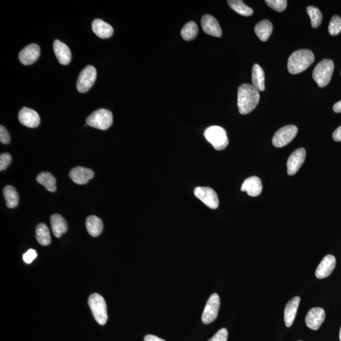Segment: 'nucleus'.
Segmentation results:
<instances>
[{"instance_id": "obj_1", "label": "nucleus", "mask_w": 341, "mask_h": 341, "mask_svg": "<svg viewBox=\"0 0 341 341\" xmlns=\"http://www.w3.org/2000/svg\"><path fill=\"white\" fill-rule=\"evenodd\" d=\"M260 100L258 90L249 83H243L238 91V107L241 115L250 113L255 108Z\"/></svg>"}, {"instance_id": "obj_2", "label": "nucleus", "mask_w": 341, "mask_h": 341, "mask_svg": "<svg viewBox=\"0 0 341 341\" xmlns=\"http://www.w3.org/2000/svg\"><path fill=\"white\" fill-rule=\"evenodd\" d=\"M315 56L309 49H300L291 54L288 62V69L291 74L303 72L313 64Z\"/></svg>"}, {"instance_id": "obj_3", "label": "nucleus", "mask_w": 341, "mask_h": 341, "mask_svg": "<svg viewBox=\"0 0 341 341\" xmlns=\"http://www.w3.org/2000/svg\"><path fill=\"white\" fill-rule=\"evenodd\" d=\"M334 65L332 60L325 59L322 60L314 68L312 77L320 88H324L329 84L331 80Z\"/></svg>"}, {"instance_id": "obj_4", "label": "nucleus", "mask_w": 341, "mask_h": 341, "mask_svg": "<svg viewBox=\"0 0 341 341\" xmlns=\"http://www.w3.org/2000/svg\"><path fill=\"white\" fill-rule=\"evenodd\" d=\"M204 136L213 148L217 151H222L229 144L226 132L224 128L219 126H212L206 128Z\"/></svg>"}, {"instance_id": "obj_5", "label": "nucleus", "mask_w": 341, "mask_h": 341, "mask_svg": "<svg viewBox=\"0 0 341 341\" xmlns=\"http://www.w3.org/2000/svg\"><path fill=\"white\" fill-rule=\"evenodd\" d=\"M88 303L96 321L101 325L106 324L108 317L104 298L99 294H93L89 298Z\"/></svg>"}, {"instance_id": "obj_6", "label": "nucleus", "mask_w": 341, "mask_h": 341, "mask_svg": "<svg viewBox=\"0 0 341 341\" xmlns=\"http://www.w3.org/2000/svg\"><path fill=\"white\" fill-rule=\"evenodd\" d=\"M87 125L90 127L106 130L111 127L113 123V117L109 110L100 109L97 110L88 117Z\"/></svg>"}, {"instance_id": "obj_7", "label": "nucleus", "mask_w": 341, "mask_h": 341, "mask_svg": "<svg viewBox=\"0 0 341 341\" xmlns=\"http://www.w3.org/2000/svg\"><path fill=\"white\" fill-rule=\"evenodd\" d=\"M298 128L295 125H288L280 128L272 138V144L275 148H280L289 144L298 133Z\"/></svg>"}, {"instance_id": "obj_8", "label": "nucleus", "mask_w": 341, "mask_h": 341, "mask_svg": "<svg viewBox=\"0 0 341 341\" xmlns=\"http://www.w3.org/2000/svg\"><path fill=\"white\" fill-rule=\"evenodd\" d=\"M220 306V298L217 293L212 294L207 301L202 316V321L204 324H209L213 322L218 316Z\"/></svg>"}, {"instance_id": "obj_9", "label": "nucleus", "mask_w": 341, "mask_h": 341, "mask_svg": "<svg viewBox=\"0 0 341 341\" xmlns=\"http://www.w3.org/2000/svg\"><path fill=\"white\" fill-rule=\"evenodd\" d=\"M97 77L96 68L91 65L83 68L78 76L77 88L80 93H85L90 89L95 82Z\"/></svg>"}, {"instance_id": "obj_10", "label": "nucleus", "mask_w": 341, "mask_h": 341, "mask_svg": "<svg viewBox=\"0 0 341 341\" xmlns=\"http://www.w3.org/2000/svg\"><path fill=\"white\" fill-rule=\"evenodd\" d=\"M196 198L201 200L210 209H216L219 207V198L216 191L209 187H196L194 190Z\"/></svg>"}, {"instance_id": "obj_11", "label": "nucleus", "mask_w": 341, "mask_h": 341, "mask_svg": "<svg viewBox=\"0 0 341 341\" xmlns=\"http://www.w3.org/2000/svg\"><path fill=\"white\" fill-rule=\"evenodd\" d=\"M306 158L305 149L300 148L294 151L289 157L287 162L288 175H295L300 167L302 166Z\"/></svg>"}, {"instance_id": "obj_12", "label": "nucleus", "mask_w": 341, "mask_h": 341, "mask_svg": "<svg viewBox=\"0 0 341 341\" xmlns=\"http://www.w3.org/2000/svg\"><path fill=\"white\" fill-rule=\"evenodd\" d=\"M325 318L324 309L319 307H315L309 309L308 314H306V325L310 329L318 330L324 322Z\"/></svg>"}, {"instance_id": "obj_13", "label": "nucleus", "mask_w": 341, "mask_h": 341, "mask_svg": "<svg viewBox=\"0 0 341 341\" xmlns=\"http://www.w3.org/2000/svg\"><path fill=\"white\" fill-rule=\"evenodd\" d=\"M201 24L205 33L217 38H221L222 36V30L218 21L212 15H204L202 18Z\"/></svg>"}, {"instance_id": "obj_14", "label": "nucleus", "mask_w": 341, "mask_h": 341, "mask_svg": "<svg viewBox=\"0 0 341 341\" xmlns=\"http://www.w3.org/2000/svg\"><path fill=\"white\" fill-rule=\"evenodd\" d=\"M18 120L21 124L29 128L38 127L40 123V117L38 112L25 107H23L19 111Z\"/></svg>"}, {"instance_id": "obj_15", "label": "nucleus", "mask_w": 341, "mask_h": 341, "mask_svg": "<svg viewBox=\"0 0 341 341\" xmlns=\"http://www.w3.org/2000/svg\"><path fill=\"white\" fill-rule=\"evenodd\" d=\"M39 54H40V48L38 44H31L20 52L18 58L21 64L30 65L38 60Z\"/></svg>"}, {"instance_id": "obj_16", "label": "nucleus", "mask_w": 341, "mask_h": 341, "mask_svg": "<svg viewBox=\"0 0 341 341\" xmlns=\"http://www.w3.org/2000/svg\"><path fill=\"white\" fill-rule=\"evenodd\" d=\"M336 265V260L332 255H327L324 257L321 263L317 267L316 275L318 279H324L329 277L334 271Z\"/></svg>"}, {"instance_id": "obj_17", "label": "nucleus", "mask_w": 341, "mask_h": 341, "mask_svg": "<svg viewBox=\"0 0 341 341\" xmlns=\"http://www.w3.org/2000/svg\"><path fill=\"white\" fill-rule=\"evenodd\" d=\"M93 170L86 167L78 166L71 170L70 177L73 182L78 185H85L94 177Z\"/></svg>"}, {"instance_id": "obj_18", "label": "nucleus", "mask_w": 341, "mask_h": 341, "mask_svg": "<svg viewBox=\"0 0 341 341\" xmlns=\"http://www.w3.org/2000/svg\"><path fill=\"white\" fill-rule=\"evenodd\" d=\"M262 183L261 179L257 177H251L247 178L241 186V190L245 191L250 196H257L262 193Z\"/></svg>"}, {"instance_id": "obj_19", "label": "nucleus", "mask_w": 341, "mask_h": 341, "mask_svg": "<svg viewBox=\"0 0 341 341\" xmlns=\"http://www.w3.org/2000/svg\"><path fill=\"white\" fill-rule=\"evenodd\" d=\"M53 49L55 55L60 64L64 65L70 64L71 59H72V54L66 44L56 39L53 43Z\"/></svg>"}, {"instance_id": "obj_20", "label": "nucleus", "mask_w": 341, "mask_h": 341, "mask_svg": "<svg viewBox=\"0 0 341 341\" xmlns=\"http://www.w3.org/2000/svg\"><path fill=\"white\" fill-rule=\"evenodd\" d=\"M300 303L299 296L291 299L286 305L285 309V322L286 326L290 327L296 318V314Z\"/></svg>"}, {"instance_id": "obj_21", "label": "nucleus", "mask_w": 341, "mask_h": 341, "mask_svg": "<svg viewBox=\"0 0 341 341\" xmlns=\"http://www.w3.org/2000/svg\"><path fill=\"white\" fill-rule=\"evenodd\" d=\"M92 29L94 33L101 39L111 38L114 32L111 25L101 19L94 20L92 23Z\"/></svg>"}, {"instance_id": "obj_22", "label": "nucleus", "mask_w": 341, "mask_h": 341, "mask_svg": "<svg viewBox=\"0 0 341 341\" xmlns=\"http://www.w3.org/2000/svg\"><path fill=\"white\" fill-rule=\"evenodd\" d=\"M52 233L56 238H60L67 232L68 225L65 219L60 214L52 215L50 218Z\"/></svg>"}, {"instance_id": "obj_23", "label": "nucleus", "mask_w": 341, "mask_h": 341, "mask_svg": "<svg viewBox=\"0 0 341 341\" xmlns=\"http://www.w3.org/2000/svg\"><path fill=\"white\" fill-rule=\"evenodd\" d=\"M87 230L89 235L93 237H97L101 234L103 230V223L100 218L96 216L88 217L86 222Z\"/></svg>"}, {"instance_id": "obj_24", "label": "nucleus", "mask_w": 341, "mask_h": 341, "mask_svg": "<svg viewBox=\"0 0 341 341\" xmlns=\"http://www.w3.org/2000/svg\"><path fill=\"white\" fill-rule=\"evenodd\" d=\"M273 31L272 23L269 20L265 19L259 22L255 25V33L261 41L266 42L268 40Z\"/></svg>"}, {"instance_id": "obj_25", "label": "nucleus", "mask_w": 341, "mask_h": 341, "mask_svg": "<svg viewBox=\"0 0 341 341\" xmlns=\"http://www.w3.org/2000/svg\"><path fill=\"white\" fill-rule=\"evenodd\" d=\"M251 81L253 86L258 91H264L265 90V73L262 67L258 64H255L252 68V73H251Z\"/></svg>"}, {"instance_id": "obj_26", "label": "nucleus", "mask_w": 341, "mask_h": 341, "mask_svg": "<svg viewBox=\"0 0 341 341\" xmlns=\"http://www.w3.org/2000/svg\"><path fill=\"white\" fill-rule=\"evenodd\" d=\"M37 182L40 183L47 189V190L54 192L56 191V179L50 173L43 172L40 173L37 177Z\"/></svg>"}, {"instance_id": "obj_27", "label": "nucleus", "mask_w": 341, "mask_h": 341, "mask_svg": "<svg viewBox=\"0 0 341 341\" xmlns=\"http://www.w3.org/2000/svg\"><path fill=\"white\" fill-rule=\"evenodd\" d=\"M36 237L39 244L47 246L51 243L50 233L48 228L43 223L38 225L36 230Z\"/></svg>"}, {"instance_id": "obj_28", "label": "nucleus", "mask_w": 341, "mask_h": 341, "mask_svg": "<svg viewBox=\"0 0 341 341\" xmlns=\"http://www.w3.org/2000/svg\"><path fill=\"white\" fill-rule=\"evenodd\" d=\"M4 195L9 208H14L18 206V195L15 188L12 186L7 185L4 190Z\"/></svg>"}, {"instance_id": "obj_29", "label": "nucleus", "mask_w": 341, "mask_h": 341, "mask_svg": "<svg viewBox=\"0 0 341 341\" xmlns=\"http://www.w3.org/2000/svg\"><path fill=\"white\" fill-rule=\"evenodd\" d=\"M228 4L234 11L243 16L248 17L253 14L252 9L246 6L241 0H229L228 1Z\"/></svg>"}, {"instance_id": "obj_30", "label": "nucleus", "mask_w": 341, "mask_h": 341, "mask_svg": "<svg viewBox=\"0 0 341 341\" xmlns=\"http://www.w3.org/2000/svg\"><path fill=\"white\" fill-rule=\"evenodd\" d=\"M198 33V26L193 21H190L186 23L184 27H183L182 31H181V35H182L183 39L185 41L193 40L197 36Z\"/></svg>"}, {"instance_id": "obj_31", "label": "nucleus", "mask_w": 341, "mask_h": 341, "mask_svg": "<svg viewBox=\"0 0 341 341\" xmlns=\"http://www.w3.org/2000/svg\"><path fill=\"white\" fill-rule=\"evenodd\" d=\"M307 13L311 20V27L313 28L319 27L321 25L322 18V14L318 8L309 6L307 7Z\"/></svg>"}, {"instance_id": "obj_32", "label": "nucleus", "mask_w": 341, "mask_h": 341, "mask_svg": "<svg viewBox=\"0 0 341 341\" xmlns=\"http://www.w3.org/2000/svg\"><path fill=\"white\" fill-rule=\"evenodd\" d=\"M328 31L331 36H336L341 33V18L334 15L330 21Z\"/></svg>"}, {"instance_id": "obj_33", "label": "nucleus", "mask_w": 341, "mask_h": 341, "mask_svg": "<svg viewBox=\"0 0 341 341\" xmlns=\"http://www.w3.org/2000/svg\"><path fill=\"white\" fill-rule=\"evenodd\" d=\"M266 4L275 11L282 12L287 7V0H266Z\"/></svg>"}, {"instance_id": "obj_34", "label": "nucleus", "mask_w": 341, "mask_h": 341, "mask_svg": "<svg viewBox=\"0 0 341 341\" xmlns=\"http://www.w3.org/2000/svg\"><path fill=\"white\" fill-rule=\"evenodd\" d=\"M12 162V157L10 154L4 153L0 156V170H4L7 168Z\"/></svg>"}, {"instance_id": "obj_35", "label": "nucleus", "mask_w": 341, "mask_h": 341, "mask_svg": "<svg viewBox=\"0 0 341 341\" xmlns=\"http://www.w3.org/2000/svg\"><path fill=\"white\" fill-rule=\"evenodd\" d=\"M228 337V332L226 329L222 328L220 329L213 337L208 341H227Z\"/></svg>"}, {"instance_id": "obj_36", "label": "nucleus", "mask_w": 341, "mask_h": 341, "mask_svg": "<svg viewBox=\"0 0 341 341\" xmlns=\"http://www.w3.org/2000/svg\"><path fill=\"white\" fill-rule=\"evenodd\" d=\"M37 256H38V254H37L36 250H33V249H30L27 252L23 254V260L25 263L31 264L32 263Z\"/></svg>"}, {"instance_id": "obj_37", "label": "nucleus", "mask_w": 341, "mask_h": 341, "mask_svg": "<svg viewBox=\"0 0 341 341\" xmlns=\"http://www.w3.org/2000/svg\"><path fill=\"white\" fill-rule=\"evenodd\" d=\"M10 135L9 132H7L6 128L4 126L1 125L0 127V141L4 144H8L10 143Z\"/></svg>"}, {"instance_id": "obj_38", "label": "nucleus", "mask_w": 341, "mask_h": 341, "mask_svg": "<svg viewBox=\"0 0 341 341\" xmlns=\"http://www.w3.org/2000/svg\"><path fill=\"white\" fill-rule=\"evenodd\" d=\"M332 138L335 141H341V126L333 133Z\"/></svg>"}, {"instance_id": "obj_39", "label": "nucleus", "mask_w": 341, "mask_h": 341, "mask_svg": "<svg viewBox=\"0 0 341 341\" xmlns=\"http://www.w3.org/2000/svg\"><path fill=\"white\" fill-rule=\"evenodd\" d=\"M144 341H166L154 335H147L144 337Z\"/></svg>"}, {"instance_id": "obj_40", "label": "nucleus", "mask_w": 341, "mask_h": 341, "mask_svg": "<svg viewBox=\"0 0 341 341\" xmlns=\"http://www.w3.org/2000/svg\"><path fill=\"white\" fill-rule=\"evenodd\" d=\"M333 110H334L335 112H337V113L341 112V101L336 102V103L334 105V106H333Z\"/></svg>"}, {"instance_id": "obj_41", "label": "nucleus", "mask_w": 341, "mask_h": 341, "mask_svg": "<svg viewBox=\"0 0 341 341\" xmlns=\"http://www.w3.org/2000/svg\"><path fill=\"white\" fill-rule=\"evenodd\" d=\"M339 340L341 341V327L340 329V331H339Z\"/></svg>"}, {"instance_id": "obj_42", "label": "nucleus", "mask_w": 341, "mask_h": 341, "mask_svg": "<svg viewBox=\"0 0 341 341\" xmlns=\"http://www.w3.org/2000/svg\"><path fill=\"white\" fill-rule=\"evenodd\" d=\"M298 341H302V340H298Z\"/></svg>"}, {"instance_id": "obj_43", "label": "nucleus", "mask_w": 341, "mask_h": 341, "mask_svg": "<svg viewBox=\"0 0 341 341\" xmlns=\"http://www.w3.org/2000/svg\"><path fill=\"white\" fill-rule=\"evenodd\" d=\"M340 75H341V72H340Z\"/></svg>"}]
</instances>
